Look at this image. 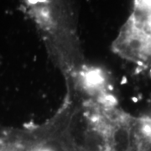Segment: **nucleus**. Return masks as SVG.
Instances as JSON below:
<instances>
[{
	"label": "nucleus",
	"mask_w": 151,
	"mask_h": 151,
	"mask_svg": "<svg viewBox=\"0 0 151 151\" xmlns=\"http://www.w3.org/2000/svg\"><path fill=\"white\" fill-rule=\"evenodd\" d=\"M124 58L151 70V35L130 21L126 23L114 44Z\"/></svg>",
	"instance_id": "obj_1"
},
{
	"label": "nucleus",
	"mask_w": 151,
	"mask_h": 151,
	"mask_svg": "<svg viewBox=\"0 0 151 151\" xmlns=\"http://www.w3.org/2000/svg\"><path fill=\"white\" fill-rule=\"evenodd\" d=\"M0 151H9L8 150L7 145L1 139H0Z\"/></svg>",
	"instance_id": "obj_2"
}]
</instances>
